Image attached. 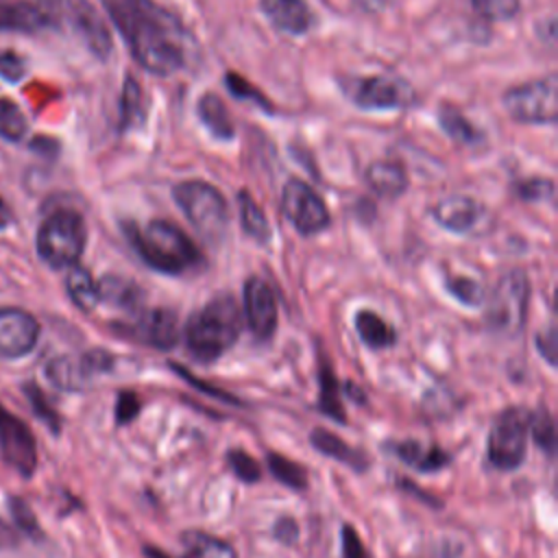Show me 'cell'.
<instances>
[{"mask_svg":"<svg viewBox=\"0 0 558 558\" xmlns=\"http://www.w3.org/2000/svg\"><path fill=\"white\" fill-rule=\"evenodd\" d=\"M59 7L72 31L83 39L92 54L107 59L111 52V35L96 7L89 0H59Z\"/></svg>","mask_w":558,"mask_h":558,"instance_id":"7c38bea8","label":"cell"},{"mask_svg":"<svg viewBox=\"0 0 558 558\" xmlns=\"http://www.w3.org/2000/svg\"><path fill=\"white\" fill-rule=\"evenodd\" d=\"M266 462H268V469H270V473L277 482H281V484H286L294 490H305L307 488V471L299 462H294V460H290V458L277 453V451H270L266 456Z\"/></svg>","mask_w":558,"mask_h":558,"instance_id":"4dcf8cb0","label":"cell"},{"mask_svg":"<svg viewBox=\"0 0 558 558\" xmlns=\"http://www.w3.org/2000/svg\"><path fill=\"white\" fill-rule=\"evenodd\" d=\"M355 331L371 349H384L397 342V331L373 310H360L355 314Z\"/></svg>","mask_w":558,"mask_h":558,"instance_id":"cb8c5ba5","label":"cell"},{"mask_svg":"<svg viewBox=\"0 0 558 558\" xmlns=\"http://www.w3.org/2000/svg\"><path fill=\"white\" fill-rule=\"evenodd\" d=\"M536 347H538L541 355H545V360L554 366L556 364V329L549 327L547 333H541L536 338Z\"/></svg>","mask_w":558,"mask_h":558,"instance_id":"c3c4849f","label":"cell"},{"mask_svg":"<svg viewBox=\"0 0 558 558\" xmlns=\"http://www.w3.org/2000/svg\"><path fill=\"white\" fill-rule=\"evenodd\" d=\"M242 312L238 301L220 292L196 310L185 323V349L198 362H216L231 349L242 331Z\"/></svg>","mask_w":558,"mask_h":558,"instance_id":"7a4b0ae2","label":"cell"},{"mask_svg":"<svg viewBox=\"0 0 558 558\" xmlns=\"http://www.w3.org/2000/svg\"><path fill=\"white\" fill-rule=\"evenodd\" d=\"M342 558H371L353 525H342Z\"/></svg>","mask_w":558,"mask_h":558,"instance_id":"bcb514c9","label":"cell"},{"mask_svg":"<svg viewBox=\"0 0 558 558\" xmlns=\"http://www.w3.org/2000/svg\"><path fill=\"white\" fill-rule=\"evenodd\" d=\"M225 85L229 87V92H231L238 100H251V102H255L257 107H262V109H266V111H272L270 100H268L264 94H259L248 81H244L242 76H238L235 72H227V74H225Z\"/></svg>","mask_w":558,"mask_h":558,"instance_id":"f35d334b","label":"cell"},{"mask_svg":"<svg viewBox=\"0 0 558 558\" xmlns=\"http://www.w3.org/2000/svg\"><path fill=\"white\" fill-rule=\"evenodd\" d=\"M530 432L534 436V442L547 451L554 453L556 447V427H554V418L549 414L547 408H538L534 414H530Z\"/></svg>","mask_w":558,"mask_h":558,"instance_id":"e575fe53","label":"cell"},{"mask_svg":"<svg viewBox=\"0 0 558 558\" xmlns=\"http://www.w3.org/2000/svg\"><path fill=\"white\" fill-rule=\"evenodd\" d=\"M364 179H366L368 187L384 198H397L408 187L405 168L392 159H377V161L368 163Z\"/></svg>","mask_w":558,"mask_h":558,"instance_id":"d6986e66","label":"cell"},{"mask_svg":"<svg viewBox=\"0 0 558 558\" xmlns=\"http://www.w3.org/2000/svg\"><path fill=\"white\" fill-rule=\"evenodd\" d=\"M85 220L74 209L52 211L37 231V253L54 270L74 266L85 248Z\"/></svg>","mask_w":558,"mask_h":558,"instance_id":"5b68a950","label":"cell"},{"mask_svg":"<svg viewBox=\"0 0 558 558\" xmlns=\"http://www.w3.org/2000/svg\"><path fill=\"white\" fill-rule=\"evenodd\" d=\"M174 373H179V377L181 379H185L192 388H196V390H201V392H205V395H209V397H214V399H220V401H229V403H240V399L238 397H233V395H229V392H225V390H220V388H216V386H211V384H207V381H203V379H196L187 368H183L181 364H174V362H170L168 364Z\"/></svg>","mask_w":558,"mask_h":558,"instance_id":"60d3db41","label":"cell"},{"mask_svg":"<svg viewBox=\"0 0 558 558\" xmlns=\"http://www.w3.org/2000/svg\"><path fill=\"white\" fill-rule=\"evenodd\" d=\"M432 214H434V220L442 229L464 235V233H471L477 229V225L484 220L486 209L471 196L451 194V196H445L442 201H438Z\"/></svg>","mask_w":558,"mask_h":558,"instance_id":"2e32d148","label":"cell"},{"mask_svg":"<svg viewBox=\"0 0 558 558\" xmlns=\"http://www.w3.org/2000/svg\"><path fill=\"white\" fill-rule=\"evenodd\" d=\"M399 486H403L405 490H410V493H414L418 499H423L425 504H429V506H440V501L438 499H434V495H429V493H425V490H421V488H416L412 482H408L405 477H403V482L399 480Z\"/></svg>","mask_w":558,"mask_h":558,"instance_id":"681fc988","label":"cell"},{"mask_svg":"<svg viewBox=\"0 0 558 558\" xmlns=\"http://www.w3.org/2000/svg\"><path fill=\"white\" fill-rule=\"evenodd\" d=\"M238 209H240V225L244 233L257 242H266L270 238V225L262 207L255 203L251 192H238Z\"/></svg>","mask_w":558,"mask_h":558,"instance_id":"83f0119b","label":"cell"},{"mask_svg":"<svg viewBox=\"0 0 558 558\" xmlns=\"http://www.w3.org/2000/svg\"><path fill=\"white\" fill-rule=\"evenodd\" d=\"M98 294L100 301H107L116 307H124L131 312H135L142 305V290L133 281L116 275H107L98 281Z\"/></svg>","mask_w":558,"mask_h":558,"instance_id":"4316f807","label":"cell"},{"mask_svg":"<svg viewBox=\"0 0 558 558\" xmlns=\"http://www.w3.org/2000/svg\"><path fill=\"white\" fill-rule=\"evenodd\" d=\"M183 547L185 558H238L231 543L201 530H187L183 534Z\"/></svg>","mask_w":558,"mask_h":558,"instance_id":"484cf974","label":"cell"},{"mask_svg":"<svg viewBox=\"0 0 558 558\" xmlns=\"http://www.w3.org/2000/svg\"><path fill=\"white\" fill-rule=\"evenodd\" d=\"M9 510H11L13 521L20 525L22 532H26V534H31V536H37V534H39L37 519H35L31 506H28L24 499L11 497V499H9Z\"/></svg>","mask_w":558,"mask_h":558,"instance_id":"b9f144b4","label":"cell"},{"mask_svg":"<svg viewBox=\"0 0 558 558\" xmlns=\"http://www.w3.org/2000/svg\"><path fill=\"white\" fill-rule=\"evenodd\" d=\"M351 100L366 111H392L410 107L414 102V92L397 76L375 74L353 83Z\"/></svg>","mask_w":558,"mask_h":558,"instance_id":"30bf717a","label":"cell"},{"mask_svg":"<svg viewBox=\"0 0 558 558\" xmlns=\"http://www.w3.org/2000/svg\"><path fill=\"white\" fill-rule=\"evenodd\" d=\"M530 414L523 408H506L488 434V460L499 471H514L527 453Z\"/></svg>","mask_w":558,"mask_h":558,"instance_id":"ba28073f","label":"cell"},{"mask_svg":"<svg viewBox=\"0 0 558 558\" xmlns=\"http://www.w3.org/2000/svg\"><path fill=\"white\" fill-rule=\"evenodd\" d=\"M144 116V100L140 83L133 76L124 78L122 96H120V129L126 131L133 124H137Z\"/></svg>","mask_w":558,"mask_h":558,"instance_id":"1f68e13d","label":"cell"},{"mask_svg":"<svg viewBox=\"0 0 558 558\" xmlns=\"http://www.w3.org/2000/svg\"><path fill=\"white\" fill-rule=\"evenodd\" d=\"M392 451L412 469L421 473H432L449 464V453L438 445H423L418 440H401L392 445Z\"/></svg>","mask_w":558,"mask_h":558,"instance_id":"ffe728a7","label":"cell"},{"mask_svg":"<svg viewBox=\"0 0 558 558\" xmlns=\"http://www.w3.org/2000/svg\"><path fill=\"white\" fill-rule=\"evenodd\" d=\"M227 464L229 469L233 471V475L240 480V482H246V484H255L262 480V466L259 462L246 453L244 449H229L227 451Z\"/></svg>","mask_w":558,"mask_h":558,"instance_id":"d590c367","label":"cell"},{"mask_svg":"<svg viewBox=\"0 0 558 558\" xmlns=\"http://www.w3.org/2000/svg\"><path fill=\"white\" fill-rule=\"evenodd\" d=\"M281 209L301 235H316L331 222L329 209L318 192L301 179H290L281 190Z\"/></svg>","mask_w":558,"mask_h":558,"instance_id":"9c48e42d","label":"cell"},{"mask_svg":"<svg viewBox=\"0 0 558 558\" xmlns=\"http://www.w3.org/2000/svg\"><path fill=\"white\" fill-rule=\"evenodd\" d=\"M172 198L181 207L190 225L207 242L218 244L225 238L229 225V209L225 196L216 185L201 179L181 181L172 187Z\"/></svg>","mask_w":558,"mask_h":558,"instance_id":"277c9868","label":"cell"},{"mask_svg":"<svg viewBox=\"0 0 558 558\" xmlns=\"http://www.w3.org/2000/svg\"><path fill=\"white\" fill-rule=\"evenodd\" d=\"M530 301V281L523 270H508L495 283L488 307H486V325L490 331L512 338L519 336L525 327Z\"/></svg>","mask_w":558,"mask_h":558,"instance_id":"8992f818","label":"cell"},{"mask_svg":"<svg viewBox=\"0 0 558 558\" xmlns=\"http://www.w3.org/2000/svg\"><path fill=\"white\" fill-rule=\"evenodd\" d=\"M355 4L362 11H379L386 4V0H355Z\"/></svg>","mask_w":558,"mask_h":558,"instance_id":"f907efd6","label":"cell"},{"mask_svg":"<svg viewBox=\"0 0 558 558\" xmlns=\"http://www.w3.org/2000/svg\"><path fill=\"white\" fill-rule=\"evenodd\" d=\"M514 192H517V196L523 198V201H545V198H551V194H554V183H551V179L534 177V179L519 181V183L514 185Z\"/></svg>","mask_w":558,"mask_h":558,"instance_id":"ab89813d","label":"cell"},{"mask_svg":"<svg viewBox=\"0 0 558 558\" xmlns=\"http://www.w3.org/2000/svg\"><path fill=\"white\" fill-rule=\"evenodd\" d=\"M102 4L146 72L170 76L187 65L192 37L174 13L155 0H102Z\"/></svg>","mask_w":558,"mask_h":558,"instance_id":"6da1fadb","label":"cell"},{"mask_svg":"<svg viewBox=\"0 0 558 558\" xmlns=\"http://www.w3.org/2000/svg\"><path fill=\"white\" fill-rule=\"evenodd\" d=\"M24 72H26V68H24V59L22 57H17L13 50L0 52V76L4 81L15 83V81H20L24 76Z\"/></svg>","mask_w":558,"mask_h":558,"instance_id":"f6af8a7d","label":"cell"},{"mask_svg":"<svg viewBox=\"0 0 558 558\" xmlns=\"http://www.w3.org/2000/svg\"><path fill=\"white\" fill-rule=\"evenodd\" d=\"M438 122H440L442 131H445L453 142H458V144L471 146V144H477V142L484 140L482 131H480L477 126H473V124H471L456 107H451V105H442V107L438 109Z\"/></svg>","mask_w":558,"mask_h":558,"instance_id":"f1b7e54d","label":"cell"},{"mask_svg":"<svg viewBox=\"0 0 558 558\" xmlns=\"http://www.w3.org/2000/svg\"><path fill=\"white\" fill-rule=\"evenodd\" d=\"M0 453L22 477H31L37 466V442L31 427L0 405Z\"/></svg>","mask_w":558,"mask_h":558,"instance_id":"8fae6325","label":"cell"},{"mask_svg":"<svg viewBox=\"0 0 558 558\" xmlns=\"http://www.w3.org/2000/svg\"><path fill=\"white\" fill-rule=\"evenodd\" d=\"M471 4L482 17H486L490 22L512 20L521 11L519 0H471Z\"/></svg>","mask_w":558,"mask_h":558,"instance_id":"74e56055","label":"cell"},{"mask_svg":"<svg viewBox=\"0 0 558 558\" xmlns=\"http://www.w3.org/2000/svg\"><path fill=\"white\" fill-rule=\"evenodd\" d=\"M144 556H146V558H172V556H168L163 549L153 547V545H146V547H144Z\"/></svg>","mask_w":558,"mask_h":558,"instance_id":"816d5d0a","label":"cell"},{"mask_svg":"<svg viewBox=\"0 0 558 558\" xmlns=\"http://www.w3.org/2000/svg\"><path fill=\"white\" fill-rule=\"evenodd\" d=\"M268 22L288 35H303L314 24V11L305 0H259Z\"/></svg>","mask_w":558,"mask_h":558,"instance_id":"e0dca14e","label":"cell"},{"mask_svg":"<svg viewBox=\"0 0 558 558\" xmlns=\"http://www.w3.org/2000/svg\"><path fill=\"white\" fill-rule=\"evenodd\" d=\"M65 288H68V294L72 299V303L83 310V312H92L98 301H100V294H98V281L89 275L87 268L74 264L68 268V279H65Z\"/></svg>","mask_w":558,"mask_h":558,"instance_id":"d4e9b609","label":"cell"},{"mask_svg":"<svg viewBox=\"0 0 558 558\" xmlns=\"http://www.w3.org/2000/svg\"><path fill=\"white\" fill-rule=\"evenodd\" d=\"M24 395H26V399H28L33 412L48 425V429H50L52 434H59V432H61V418H59L57 410L50 405V401L46 399L44 390H41L37 384L28 381V384L24 386Z\"/></svg>","mask_w":558,"mask_h":558,"instance_id":"836d02e7","label":"cell"},{"mask_svg":"<svg viewBox=\"0 0 558 558\" xmlns=\"http://www.w3.org/2000/svg\"><path fill=\"white\" fill-rule=\"evenodd\" d=\"M272 532H275V538H279L286 545H292L299 538V525H296V521L292 517L277 519Z\"/></svg>","mask_w":558,"mask_h":558,"instance_id":"7dc6e473","label":"cell"},{"mask_svg":"<svg viewBox=\"0 0 558 558\" xmlns=\"http://www.w3.org/2000/svg\"><path fill=\"white\" fill-rule=\"evenodd\" d=\"M118 331L133 338L135 342H144L153 349L168 351L177 344V338H179L177 312L168 310V307H157V310H146V312L140 310L135 323L120 325Z\"/></svg>","mask_w":558,"mask_h":558,"instance_id":"4fadbf2b","label":"cell"},{"mask_svg":"<svg viewBox=\"0 0 558 558\" xmlns=\"http://www.w3.org/2000/svg\"><path fill=\"white\" fill-rule=\"evenodd\" d=\"M318 381H320L318 410L338 423H347V414H344V408L340 401V388H338L333 368L325 360L320 362V368H318Z\"/></svg>","mask_w":558,"mask_h":558,"instance_id":"f546056e","label":"cell"},{"mask_svg":"<svg viewBox=\"0 0 558 558\" xmlns=\"http://www.w3.org/2000/svg\"><path fill=\"white\" fill-rule=\"evenodd\" d=\"M50 24V15L33 2L26 0H0V33L20 31L35 33Z\"/></svg>","mask_w":558,"mask_h":558,"instance_id":"ac0fdd59","label":"cell"},{"mask_svg":"<svg viewBox=\"0 0 558 558\" xmlns=\"http://www.w3.org/2000/svg\"><path fill=\"white\" fill-rule=\"evenodd\" d=\"M81 362H83L87 375L94 377L98 373H107L113 366V355L105 349H92L81 355Z\"/></svg>","mask_w":558,"mask_h":558,"instance_id":"ee69618b","label":"cell"},{"mask_svg":"<svg viewBox=\"0 0 558 558\" xmlns=\"http://www.w3.org/2000/svg\"><path fill=\"white\" fill-rule=\"evenodd\" d=\"M445 286H447L449 294H451L456 301H460L462 305H469V307H477V305H482L484 299H486L482 286H480L477 281L469 279V277H449V279L445 281Z\"/></svg>","mask_w":558,"mask_h":558,"instance_id":"8d00e7d4","label":"cell"},{"mask_svg":"<svg viewBox=\"0 0 558 558\" xmlns=\"http://www.w3.org/2000/svg\"><path fill=\"white\" fill-rule=\"evenodd\" d=\"M140 408H142V403H140L137 395L131 390H122L116 399V423L118 425L131 423L140 414Z\"/></svg>","mask_w":558,"mask_h":558,"instance_id":"7bdbcfd3","label":"cell"},{"mask_svg":"<svg viewBox=\"0 0 558 558\" xmlns=\"http://www.w3.org/2000/svg\"><path fill=\"white\" fill-rule=\"evenodd\" d=\"M558 78L547 74L536 81L510 87L501 102L508 116L521 124H554L558 116Z\"/></svg>","mask_w":558,"mask_h":558,"instance_id":"52a82bcc","label":"cell"},{"mask_svg":"<svg viewBox=\"0 0 558 558\" xmlns=\"http://www.w3.org/2000/svg\"><path fill=\"white\" fill-rule=\"evenodd\" d=\"M124 233L142 262L157 272L181 275L201 264V251L183 229L168 220H150L144 229L124 222Z\"/></svg>","mask_w":558,"mask_h":558,"instance_id":"3957f363","label":"cell"},{"mask_svg":"<svg viewBox=\"0 0 558 558\" xmlns=\"http://www.w3.org/2000/svg\"><path fill=\"white\" fill-rule=\"evenodd\" d=\"M26 135V118L22 109L7 98H0V137L20 142Z\"/></svg>","mask_w":558,"mask_h":558,"instance_id":"d6a6232c","label":"cell"},{"mask_svg":"<svg viewBox=\"0 0 558 558\" xmlns=\"http://www.w3.org/2000/svg\"><path fill=\"white\" fill-rule=\"evenodd\" d=\"M46 377L50 379L52 386H57L61 390H81L89 381V375H87L81 357L74 360L70 355L52 357L46 364Z\"/></svg>","mask_w":558,"mask_h":558,"instance_id":"603a6c76","label":"cell"},{"mask_svg":"<svg viewBox=\"0 0 558 558\" xmlns=\"http://www.w3.org/2000/svg\"><path fill=\"white\" fill-rule=\"evenodd\" d=\"M39 338V323L20 307L0 310V355L15 360L33 351Z\"/></svg>","mask_w":558,"mask_h":558,"instance_id":"9a60e30c","label":"cell"},{"mask_svg":"<svg viewBox=\"0 0 558 558\" xmlns=\"http://www.w3.org/2000/svg\"><path fill=\"white\" fill-rule=\"evenodd\" d=\"M9 222H11V211H9L7 203H4L2 196H0V229H4Z\"/></svg>","mask_w":558,"mask_h":558,"instance_id":"f5cc1de1","label":"cell"},{"mask_svg":"<svg viewBox=\"0 0 558 558\" xmlns=\"http://www.w3.org/2000/svg\"><path fill=\"white\" fill-rule=\"evenodd\" d=\"M310 442L323 456H329V458H333V460H338V462H342L347 466H353L357 471H364L368 466V460H366V456L362 451L349 447L340 436H336L329 429H323V427L312 429Z\"/></svg>","mask_w":558,"mask_h":558,"instance_id":"44dd1931","label":"cell"},{"mask_svg":"<svg viewBox=\"0 0 558 558\" xmlns=\"http://www.w3.org/2000/svg\"><path fill=\"white\" fill-rule=\"evenodd\" d=\"M246 325L257 340H268L277 329V301L262 277H248L242 288Z\"/></svg>","mask_w":558,"mask_h":558,"instance_id":"5bb4252c","label":"cell"},{"mask_svg":"<svg viewBox=\"0 0 558 558\" xmlns=\"http://www.w3.org/2000/svg\"><path fill=\"white\" fill-rule=\"evenodd\" d=\"M198 118L205 124V129L216 137V140H231L233 137V122L231 116L218 94H203L198 98Z\"/></svg>","mask_w":558,"mask_h":558,"instance_id":"7402d4cb","label":"cell"}]
</instances>
